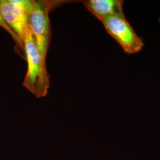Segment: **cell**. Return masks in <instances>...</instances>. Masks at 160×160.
I'll return each instance as SVG.
<instances>
[{
	"mask_svg": "<svg viewBox=\"0 0 160 160\" xmlns=\"http://www.w3.org/2000/svg\"><path fill=\"white\" fill-rule=\"evenodd\" d=\"M0 4L6 23L23 43L29 28V14L34 7V1L2 0L0 1Z\"/></svg>",
	"mask_w": 160,
	"mask_h": 160,
	"instance_id": "4",
	"label": "cell"
},
{
	"mask_svg": "<svg viewBox=\"0 0 160 160\" xmlns=\"http://www.w3.org/2000/svg\"><path fill=\"white\" fill-rule=\"evenodd\" d=\"M0 26L1 28H2L3 29H5L6 31L12 36V39L16 42L17 46H19L21 49H24V45H23V42L20 40V39L17 36V34H16L12 30V29L10 28V27L7 25V24L6 23L5 20H4V18L2 17V12H1V4H0Z\"/></svg>",
	"mask_w": 160,
	"mask_h": 160,
	"instance_id": "6",
	"label": "cell"
},
{
	"mask_svg": "<svg viewBox=\"0 0 160 160\" xmlns=\"http://www.w3.org/2000/svg\"><path fill=\"white\" fill-rule=\"evenodd\" d=\"M57 3L50 1H35L34 7L29 14L30 29L39 51L45 59L51 39L49 13Z\"/></svg>",
	"mask_w": 160,
	"mask_h": 160,
	"instance_id": "3",
	"label": "cell"
},
{
	"mask_svg": "<svg viewBox=\"0 0 160 160\" xmlns=\"http://www.w3.org/2000/svg\"><path fill=\"white\" fill-rule=\"evenodd\" d=\"M107 32L120 45L128 55L142 50L144 43L132 27L124 13L112 15L101 21Z\"/></svg>",
	"mask_w": 160,
	"mask_h": 160,
	"instance_id": "2",
	"label": "cell"
},
{
	"mask_svg": "<svg viewBox=\"0 0 160 160\" xmlns=\"http://www.w3.org/2000/svg\"><path fill=\"white\" fill-rule=\"evenodd\" d=\"M23 45L28 62V71L23 81V86L37 98L45 97L50 87L46 59L39 51L30 27L24 38Z\"/></svg>",
	"mask_w": 160,
	"mask_h": 160,
	"instance_id": "1",
	"label": "cell"
},
{
	"mask_svg": "<svg viewBox=\"0 0 160 160\" xmlns=\"http://www.w3.org/2000/svg\"><path fill=\"white\" fill-rule=\"evenodd\" d=\"M83 3L86 8L100 21L112 15L123 13V1L122 0H88Z\"/></svg>",
	"mask_w": 160,
	"mask_h": 160,
	"instance_id": "5",
	"label": "cell"
},
{
	"mask_svg": "<svg viewBox=\"0 0 160 160\" xmlns=\"http://www.w3.org/2000/svg\"><path fill=\"white\" fill-rule=\"evenodd\" d=\"M158 22H159V23H160V17H159V18H158Z\"/></svg>",
	"mask_w": 160,
	"mask_h": 160,
	"instance_id": "7",
	"label": "cell"
}]
</instances>
